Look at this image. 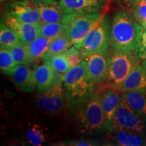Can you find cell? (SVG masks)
Returning <instances> with one entry per match:
<instances>
[{
  "instance_id": "8",
  "label": "cell",
  "mask_w": 146,
  "mask_h": 146,
  "mask_svg": "<svg viewBox=\"0 0 146 146\" xmlns=\"http://www.w3.org/2000/svg\"><path fill=\"white\" fill-rule=\"evenodd\" d=\"M63 82L56 84L44 92L40 93L36 98V104L39 108L49 114H58L62 111L65 106L66 89Z\"/></svg>"
},
{
  "instance_id": "2",
  "label": "cell",
  "mask_w": 146,
  "mask_h": 146,
  "mask_svg": "<svg viewBox=\"0 0 146 146\" xmlns=\"http://www.w3.org/2000/svg\"><path fill=\"white\" fill-rule=\"evenodd\" d=\"M141 25L127 11L116 12L111 23V48L113 53L135 52Z\"/></svg>"
},
{
  "instance_id": "15",
  "label": "cell",
  "mask_w": 146,
  "mask_h": 146,
  "mask_svg": "<svg viewBox=\"0 0 146 146\" xmlns=\"http://www.w3.org/2000/svg\"><path fill=\"white\" fill-rule=\"evenodd\" d=\"M10 76L15 86L23 92L31 93L36 89L34 70L28 64H19L14 68Z\"/></svg>"
},
{
  "instance_id": "5",
  "label": "cell",
  "mask_w": 146,
  "mask_h": 146,
  "mask_svg": "<svg viewBox=\"0 0 146 146\" xmlns=\"http://www.w3.org/2000/svg\"><path fill=\"white\" fill-rule=\"evenodd\" d=\"M78 122L85 130L89 131L106 129L105 118L102 104V94H94L76 112Z\"/></svg>"
},
{
  "instance_id": "21",
  "label": "cell",
  "mask_w": 146,
  "mask_h": 146,
  "mask_svg": "<svg viewBox=\"0 0 146 146\" xmlns=\"http://www.w3.org/2000/svg\"><path fill=\"white\" fill-rule=\"evenodd\" d=\"M52 41V39L40 35L28 44L29 58L32 62L42 58L43 54L46 52Z\"/></svg>"
},
{
  "instance_id": "18",
  "label": "cell",
  "mask_w": 146,
  "mask_h": 146,
  "mask_svg": "<svg viewBox=\"0 0 146 146\" xmlns=\"http://www.w3.org/2000/svg\"><path fill=\"white\" fill-rule=\"evenodd\" d=\"M121 96L128 106L146 122V90L125 91Z\"/></svg>"
},
{
  "instance_id": "20",
  "label": "cell",
  "mask_w": 146,
  "mask_h": 146,
  "mask_svg": "<svg viewBox=\"0 0 146 146\" xmlns=\"http://www.w3.org/2000/svg\"><path fill=\"white\" fill-rule=\"evenodd\" d=\"M73 44L66 33H63L57 37L52 39L46 52L42 56V59L47 60L54 55L64 52Z\"/></svg>"
},
{
  "instance_id": "24",
  "label": "cell",
  "mask_w": 146,
  "mask_h": 146,
  "mask_svg": "<svg viewBox=\"0 0 146 146\" xmlns=\"http://www.w3.org/2000/svg\"><path fill=\"white\" fill-rule=\"evenodd\" d=\"M17 66L13 56L8 48L1 47L0 50V68L1 72L10 76L14 68Z\"/></svg>"
},
{
  "instance_id": "9",
  "label": "cell",
  "mask_w": 146,
  "mask_h": 146,
  "mask_svg": "<svg viewBox=\"0 0 146 146\" xmlns=\"http://www.w3.org/2000/svg\"><path fill=\"white\" fill-rule=\"evenodd\" d=\"M3 14L23 23H43L39 12L31 0H13L8 5Z\"/></svg>"
},
{
  "instance_id": "29",
  "label": "cell",
  "mask_w": 146,
  "mask_h": 146,
  "mask_svg": "<svg viewBox=\"0 0 146 146\" xmlns=\"http://www.w3.org/2000/svg\"><path fill=\"white\" fill-rule=\"evenodd\" d=\"M64 53L66 56L67 60H68L70 68L80 64L83 60L81 56V50L74 45L71 46Z\"/></svg>"
},
{
  "instance_id": "35",
  "label": "cell",
  "mask_w": 146,
  "mask_h": 146,
  "mask_svg": "<svg viewBox=\"0 0 146 146\" xmlns=\"http://www.w3.org/2000/svg\"><path fill=\"white\" fill-rule=\"evenodd\" d=\"M116 1H127L128 0H116Z\"/></svg>"
},
{
  "instance_id": "23",
  "label": "cell",
  "mask_w": 146,
  "mask_h": 146,
  "mask_svg": "<svg viewBox=\"0 0 146 146\" xmlns=\"http://www.w3.org/2000/svg\"><path fill=\"white\" fill-rule=\"evenodd\" d=\"M14 61L16 64H28L29 63L33 62L30 59L28 51V44L20 41L17 44L9 48Z\"/></svg>"
},
{
  "instance_id": "34",
  "label": "cell",
  "mask_w": 146,
  "mask_h": 146,
  "mask_svg": "<svg viewBox=\"0 0 146 146\" xmlns=\"http://www.w3.org/2000/svg\"><path fill=\"white\" fill-rule=\"evenodd\" d=\"M10 0H0V1H1V4H3V3H6V2H8V1H10Z\"/></svg>"
},
{
  "instance_id": "11",
  "label": "cell",
  "mask_w": 146,
  "mask_h": 146,
  "mask_svg": "<svg viewBox=\"0 0 146 146\" xmlns=\"http://www.w3.org/2000/svg\"><path fill=\"white\" fill-rule=\"evenodd\" d=\"M3 21L17 35L20 41L29 44L41 35V25L21 22L3 14Z\"/></svg>"
},
{
  "instance_id": "14",
  "label": "cell",
  "mask_w": 146,
  "mask_h": 146,
  "mask_svg": "<svg viewBox=\"0 0 146 146\" xmlns=\"http://www.w3.org/2000/svg\"><path fill=\"white\" fill-rule=\"evenodd\" d=\"M44 23H62L65 16L59 0H31Z\"/></svg>"
},
{
  "instance_id": "3",
  "label": "cell",
  "mask_w": 146,
  "mask_h": 146,
  "mask_svg": "<svg viewBox=\"0 0 146 146\" xmlns=\"http://www.w3.org/2000/svg\"><path fill=\"white\" fill-rule=\"evenodd\" d=\"M104 17V15L101 12L65 14L62 23L65 33L73 45L81 50L87 35Z\"/></svg>"
},
{
  "instance_id": "27",
  "label": "cell",
  "mask_w": 146,
  "mask_h": 146,
  "mask_svg": "<svg viewBox=\"0 0 146 146\" xmlns=\"http://www.w3.org/2000/svg\"><path fill=\"white\" fill-rule=\"evenodd\" d=\"M47 60L50 62L56 72L60 75L63 76L70 68L66 56L64 52L52 56Z\"/></svg>"
},
{
  "instance_id": "26",
  "label": "cell",
  "mask_w": 146,
  "mask_h": 146,
  "mask_svg": "<svg viewBox=\"0 0 146 146\" xmlns=\"http://www.w3.org/2000/svg\"><path fill=\"white\" fill-rule=\"evenodd\" d=\"M26 137L29 143L34 146L41 145L45 141V135L43 129L36 125L26 131Z\"/></svg>"
},
{
  "instance_id": "30",
  "label": "cell",
  "mask_w": 146,
  "mask_h": 146,
  "mask_svg": "<svg viewBox=\"0 0 146 146\" xmlns=\"http://www.w3.org/2000/svg\"><path fill=\"white\" fill-rule=\"evenodd\" d=\"M135 54L142 60L146 58V31L141 26L140 27L139 36Z\"/></svg>"
},
{
  "instance_id": "10",
  "label": "cell",
  "mask_w": 146,
  "mask_h": 146,
  "mask_svg": "<svg viewBox=\"0 0 146 146\" xmlns=\"http://www.w3.org/2000/svg\"><path fill=\"white\" fill-rule=\"evenodd\" d=\"M83 60L87 64L89 75L94 85L106 80L110 60L107 53H94Z\"/></svg>"
},
{
  "instance_id": "28",
  "label": "cell",
  "mask_w": 146,
  "mask_h": 146,
  "mask_svg": "<svg viewBox=\"0 0 146 146\" xmlns=\"http://www.w3.org/2000/svg\"><path fill=\"white\" fill-rule=\"evenodd\" d=\"M131 12L138 22L146 21V2L142 0H128Z\"/></svg>"
},
{
  "instance_id": "33",
  "label": "cell",
  "mask_w": 146,
  "mask_h": 146,
  "mask_svg": "<svg viewBox=\"0 0 146 146\" xmlns=\"http://www.w3.org/2000/svg\"><path fill=\"white\" fill-rule=\"evenodd\" d=\"M141 64L143 65V66L145 67V68H146V58H145V59H144V60H142V63H141Z\"/></svg>"
},
{
  "instance_id": "7",
  "label": "cell",
  "mask_w": 146,
  "mask_h": 146,
  "mask_svg": "<svg viewBox=\"0 0 146 146\" xmlns=\"http://www.w3.org/2000/svg\"><path fill=\"white\" fill-rule=\"evenodd\" d=\"M112 129L146 136V122L128 106L122 96L113 118L111 130Z\"/></svg>"
},
{
  "instance_id": "12",
  "label": "cell",
  "mask_w": 146,
  "mask_h": 146,
  "mask_svg": "<svg viewBox=\"0 0 146 146\" xmlns=\"http://www.w3.org/2000/svg\"><path fill=\"white\" fill-rule=\"evenodd\" d=\"M36 83V90L39 93L44 92L56 84L62 82V75L58 74L49 60L36 67L34 70Z\"/></svg>"
},
{
  "instance_id": "17",
  "label": "cell",
  "mask_w": 146,
  "mask_h": 146,
  "mask_svg": "<svg viewBox=\"0 0 146 146\" xmlns=\"http://www.w3.org/2000/svg\"><path fill=\"white\" fill-rule=\"evenodd\" d=\"M115 89L121 93L130 91L146 90V68L142 64L138 66Z\"/></svg>"
},
{
  "instance_id": "1",
  "label": "cell",
  "mask_w": 146,
  "mask_h": 146,
  "mask_svg": "<svg viewBox=\"0 0 146 146\" xmlns=\"http://www.w3.org/2000/svg\"><path fill=\"white\" fill-rule=\"evenodd\" d=\"M62 82L66 89L67 108L76 113L95 92V85L89 75L85 60L69 69L63 75Z\"/></svg>"
},
{
  "instance_id": "13",
  "label": "cell",
  "mask_w": 146,
  "mask_h": 146,
  "mask_svg": "<svg viewBox=\"0 0 146 146\" xmlns=\"http://www.w3.org/2000/svg\"><path fill=\"white\" fill-rule=\"evenodd\" d=\"M66 14L100 12L107 0H59Z\"/></svg>"
},
{
  "instance_id": "31",
  "label": "cell",
  "mask_w": 146,
  "mask_h": 146,
  "mask_svg": "<svg viewBox=\"0 0 146 146\" xmlns=\"http://www.w3.org/2000/svg\"><path fill=\"white\" fill-rule=\"evenodd\" d=\"M62 145H74V146H94L98 145V142L93 140L86 139H71L66 140L62 142Z\"/></svg>"
},
{
  "instance_id": "16",
  "label": "cell",
  "mask_w": 146,
  "mask_h": 146,
  "mask_svg": "<svg viewBox=\"0 0 146 146\" xmlns=\"http://www.w3.org/2000/svg\"><path fill=\"white\" fill-rule=\"evenodd\" d=\"M120 91L108 88L102 94V104L105 118V128L110 131L112 129V121L115 112L120 100Z\"/></svg>"
},
{
  "instance_id": "36",
  "label": "cell",
  "mask_w": 146,
  "mask_h": 146,
  "mask_svg": "<svg viewBox=\"0 0 146 146\" xmlns=\"http://www.w3.org/2000/svg\"><path fill=\"white\" fill-rule=\"evenodd\" d=\"M142 1H145V2H146V0H142Z\"/></svg>"
},
{
  "instance_id": "22",
  "label": "cell",
  "mask_w": 146,
  "mask_h": 146,
  "mask_svg": "<svg viewBox=\"0 0 146 146\" xmlns=\"http://www.w3.org/2000/svg\"><path fill=\"white\" fill-rule=\"evenodd\" d=\"M21 41L15 32L3 22L0 25V45L1 47L9 49Z\"/></svg>"
},
{
  "instance_id": "4",
  "label": "cell",
  "mask_w": 146,
  "mask_h": 146,
  "mask_svg": "<svg viewBox=\"0 0 146 146\" xmlns=\"http://www.w3.org/2000/svg\"><path fill=\"white\" fill-rule=\"evenodd\" d=\"M142 60L135 53H113L110 57L108 69L106 85L108 88L115 89L120 85L138 66Z\"/></svg>"
},
{
  "instance_id": "25",
  "label": "cell",
  "mask_w": 146,
  "mask_h": 146,
  "mask_svg": "<svg viewBox=\"0 0 146 146\" xmlns=\"http://www.w3.org/2000/svg\"><path fill=\"white\" fill-rule=\"evenodd\" d=\"M65 32L62 23H43L41 25V35L54 39Z\"/></svg>"
},
{
  "instance_id": "19",
  "label": "cell",
  "mask_w": 146,
  "mask_h": 146,
  "mask_svg": "<svg viewBox=\"0 0 146 146\" xmlns=\"http://www.w3.org/2000/svg\"><path fill=\"white\" fill-rule=\"evenodd\" d=\"M110 132L111 133V138L117 145H146V136L135 134L120 129H112Z\"/></svg>"
},
{
  "instance_id": "6",
  "label": "cell",
  "mask_w": 146,
  "mask_h": 146,
  "mask_svg": "<svg viewBox=\"0 0 146 146\" xmlns=\"http://www.w3.org/2000/svg\"><path fill=\"white\" fill-rule=\"evenodd\" d=\"M110 46L111 24L104 16L87 35L80 50L83 59L94 53H107Z\"/></svg>"
},
{
  "instance_id": "32",
  "label": "cell",
  "mask_w": 146,
  "mask_h": 146,
  "mask_svg": "<svg viewBox=\"0 0 146 146\" xmlns=\"http://www.w3.org/2000/svg\"><path fill=\"white\" fill-rule=\"evenodd\" d=\"M140 24V25L146 31V21H140L138 22Z\"/></svg>"
}]
</instances>
